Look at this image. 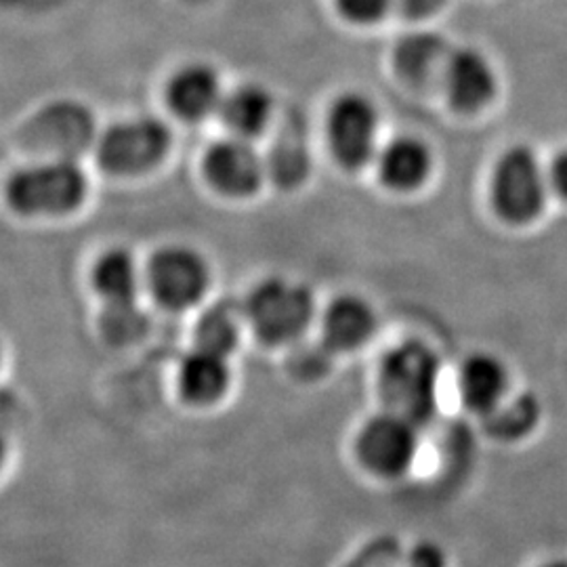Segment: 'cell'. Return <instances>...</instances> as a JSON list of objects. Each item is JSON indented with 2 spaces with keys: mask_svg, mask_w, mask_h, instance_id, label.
Segmentation results:
<instances>
[{
  "mask_svg": "<svg viewBox=\"0 0 567 567\" xmlns=\"http://www.w3.org/2000/svg\"><path fill=\"white\" fill-rule=\"evenodd\" d=\"M379 389L389 412L425 425L437 410L440 360L421 341L398 344L379 370Z\"/></svg>",
  "mask_w": 567,
  "mask_h": 567,
  "instance_id": "obj_1",
  "label": "cell"
},
{
  "mask_svg": "<svg viewBox=\"0 0 567 567\" xmlns=\"http://www.w3.org/2000/svg\"><path fill=\"white\" fill-rule=\"evenodd\" d=\"M7 203L20 215H63L81 206L86 177L76 164H39L11 175L4 187Z\"/></svg>",
  "mask_w": 567,
  "mask_h": 567,
  "instance_id": "obj_2",
  "label": "cell"
},
{
  "mask_svg": "<svg viewBox=\"0 0 567 567\" xmlns=\"http://www.w3.org/2000/svg\"><path fill=\"white\" fill-rule=\"evenodd\" d=\"M246 318L267 343H290L313 318V297L301 284L265 280L246 303Z\"/></svg>",
  "mask_w": 567,
  "mask_h": 567,
  "instance_id": "obj_3",
  "label": "cell"
},
{
  "mask_svg": "<svg viewBox=\"0 0 567 567\" xmlns=\"http://www.w3.org/2000/svg\"><path fill=\"white\" fill-rule=\"evenodd\" d=\"M492 203L511 224L532 221L545 204V175L536 154L527 147H511L492 175Z\"/></svg>",
  "mask_w": 567,
  "mask_h": 567,
  "instance_id": "obj_4",
  "label": "cell"
},
{
  "mask_svg": "<svg viewBox=\"0 0 567 567\" xmlns=\"http://www.w3.org/2000/svg\"><path fill=\"white\" fill-rule=\"evenodd\" d=\"M171 133L156 118L124 121L107 128L97 145V158L105 171L135 175L152 168L166 154Z\"/></svg>",
  "mask_w": 567,
  "mask_h": 567,
  "instance_id": "obj_5",
  "label": "cell"
},
{
  "mask_svg": "<svg viewBox=\"0 0 567 567\" xmlns=\"http://www.w3.org/2000/svg\"><path fill=\"white\" fill-rule=\"evenodd\" d=\"M210 271L203 257L185 246H168L147 265V286L158 303L185 309L198 303L208 288Z\"/></svg>",
  "mask_w": 567,
  "mask_h": 567,
  "instance_id": "obj_6",
  "label": "cell"
},
{
  "mask_svg": "<svg viewBox=\"0 0 567 567\" xmlns=\"http://www.w3.org/2000/svg\"><path fill=\"white\" fill-rule=\"evenodd\" d=\"M419 452V426L386 410L365 423L358 437V454L370 471L395 477L414 463Z\"/></svg>",
  "mask_w": 567,
  "mask_h": 567,
  "instance_id": "obj_7",
  "label": "cell"
},
{
  "mask_svg": "<svg viewBox=\"0 0 567 567\" xmlns=\"http://www.w3.org/2000/svg\"><path fill=\"white\" fill-rule=\"evenodd\" d=\"M377 110L358 93H344L328 112V142L347 168L364 166L377 150Z\"/></svg>",
  "mask_w": 567,
  "mask_h": 567,
  "instance_id": "obj_8",
  "label": "cell"
},
{
  "mask_svg": "<svg viewBox=\"0 0 567 567\" xmlns=\"http://www.w3.org/2000/svg\"><path fill=\"white\" fill-rule=\"evenodd\" d=\"M264 161L244 137L217 142L204 158L208 182L229 196H248L264 179Z\"/></svg>",
  "mask_w": 567,
  "mask_h": 567,
  "instance_id": "obj_9",
  "label": "cell"
},
{
  "mask_svg": "<svg viewBox=\"0 0 567 567\" xmlns=\"http://www.w3.org/2000/svg\"><path fill=\"white\" fill-rule=\"evenodd\" d=\"M444 82L447 100L461 112L484 107L496 91L492 65L475 49H458L447 55Z\"/></svg>",
  "mask_w": 567,
  "mask_h": 567,
  "instance_id": "obj_10",
  "label": "cell"
},
{
  "mask_svg": "<svg viewBox=\"0 0 567 567\" xmlns=\"http://www.w3.org/2000/svg\"><path fill=\"white\" fill-rule=\"evenodd\" d=\"M166 97L173 112L185 121H200L224 102L215 70L203 63L182 68L168 82Z\"/></svg>",
  "mask_w": 567,
  "mask_h": 567,
  "instance_id": "obj_11",
  "label": "cell"
},
{
  "mask_svg": "<svg viewBox=\"0 0 567 567\" xmlns=\"http://www.w3.org/2000/svg\"><path fill=\"white\" fill-rule=\"evenodd\" d=\"M458 389L466 408L486 416L507 398V368L489 353H475L461 365Z\"/></svg>",
  "mask_w": 567,
  "mask_h": 567,
  "instance_id": "obj_12",
  "label": "cell"
},
{
  "mask_svg": "<svg viewBox=\"0 0 567 567\" xmlns=\"http://www.w3.org/2000/svg\"><path fill=\"white\" fill-rule=\"evenodd\" d=\"M377 328L374 309L355 295H344L334 299L326 309L324 343L330 349H355L365 343Z\"/></svg>",
  "mask_w": 567,
  "mask_h": 567,
  "instance_id": "obj_13",
  "label": "cell"
},
{
  "mask_svg": "<svg viewBox=\"0 0 567 567\" xmlns=\"http://www.w3.org/2000/svg\"><path fill=\"white\" fill-rule=\"evenodd\" d=\"M231 370L227 355L196 347L179 365V389L189 402L208 404L219 400L229 386Z\"/></svg>",
  "mask_w": 567,
  "mask_h": 567,
  "instance_id": "obj_14",
  "label": "cell"
},
{
  "mask_svg": "<svg viewBox=\"0 0 567 567\" xmlns=\"http://www.w3.org/2000/svg\"><path fill=\"white\" fill-rule=\"evenodd\" d=\"M379 173L386 187L408 192L419 187L431 173V152L416 137H398L379 154Z\"/></svg>",
  "mask_w": 567,
  "mask_h": 567,
  "instance_id": "obj_15",
  "label": "cell"
},
{
  "mask_svg": "<svg viewBox=\"0 0 567 567\" xmlns=\"http://www.w3.org/2000/svg\"><path fill=\"white\" fill-rule=\"evenodd\" d=\"M95 290L105 305L135 303L140 269L128 250H107L93 269Z\"/></svg>",
  "mask_w": 567,
  "mask_h": 567,
  "instance_id": "obj_16",
  "label": "cell"
},
{
  "mask_svg": "<svg viewBox=\"0 0 567 567\" xmlns=\"http://www.w3.org/2000/svg\"><path fill=\"white\" fill-rule=\"evenodd\" d=\"M446 42L433 32H414L400 41L395 49V65L410 82H425L444 72L447 60Z\"/></svg>",
  "mask_w": 567,
  "mask_h": 567,
  "instance_id": "obj_17",
  "label": "cell"
},
{
  "mask_svg": "<svg viewBox=\"0 0 567 567\" xmlns=\"http://www.w3.org/2000/svg\"><path fill=\"white\" fill-rule=\"evenodd\" d=\"M224 122L238 137H252L261 133L271 116V100L264 86L243 84L225 95L219 105Z\"/></svg>",
  "mask_w": 567,
  "mask_h": 567,
  "instance_id": "obj_18",
  "label": "cell"
},
{
  "mask_svg": "<svg viewBox=\"0 0 567 567\" xmlns=\"http://www.w3.org/2000/svg\"><path fill=\"white\" fill-rule=\"evenodd\" d=\"M486 431L503 442H515L526 437L540 421V402L532 393H522L508 402H501L487 412Z\"/></svg>",
  "mask_w": 567,
  "mask_h": 567,
  "instance_id": "obj_19",
  "label": "cell"
},
{
  "mask_svg": "<svg viewBox=\"0 0 567 567\" xmlns=\"http://www.w3.org/2000/svg\"><path fill=\"white\" fill-rule=\"evenodd\" d=\"M240 337V316L227 301L213 305L204 311L196 324V343L200 349L229 355Z\"/></svg>",
  "mask_w": 567,
  "mask_h": 567,
  "instance_id": "obj_20",
  "label": "cell"
},
{
  "mask_svg": "<svg viewBox=\"0 0 567 567\" xmlns=\"http://www.w3.org/2000/svg\"><path fill=\"white\" fill-rule=\"evenodd\" d=\"M145 311L135 303L105 305L102 313L103 337L110 343L126 344L143 337L145 332Z\"/></svg>",
  "mask_w": 567,
  "mask_h": 567,
  "instance_id": "obj_21",
  "label": "cell"
},
{
  "mask_svg": "<svg viewBox=\"0 0 567 567\" xmlns=\"http://www.w3.org/2000/svg\"><path fill=\"white\" fill-rule=\"evenodd\" d=\"M337 4L347 20L370 23L385 16L391 0H337Z\"/></svg>",
  "mask_w": 567,
  "mask_h": 567,
  "instance_id": "obj_22",
  "label": "cell"
},
{
  "mask_svg": "<svg viewBox=\"0 0 567 567\" xmlns=\"http://www.w3.org/2000/svg\"><path fill=\"white\" fill-rule=\"evenodd\" d=\"M408 567H446L447 559L446 553L433 543H421L410 550L408 559H405Z\"/></svg>",
  "mask_w": 567,
  "mask_h": 567,
  "instance_id": "obj_23",
  "label": "cell"
},
{
  "mask_svg": "<svg viewBox=\"0 0 567 567\" xmlns=\"http://www.w3.org/2000/svg\"><path fill=\"white\" fill-rule=\"evenodd\" d=\"M395 2L408 18H425L435 13L444 4V0H395Z\"/></svg>",
  "mask_w": 567,
  "mask_h": 567,
  "instance_id": "obj_24",
  "label": "cell"
},
{
  "mask_svg": "<svg viewBox=\"0 0 567 567\" xmlns=\"http://www.w3.org/2000/svg\"><path fill=\"white\" fill-rule=\"evenodd\" d=\"M550 183L557 189V194L567 198V150L561 152L550 166Z\"/></svg>",
  "mask_w": 567,
  "mask_h": 567,
  "instance_id": "obj_25",
  "label": "cell"
},
{
  "mask_svg": "<svg viewBox=\"0 0 567 567\" xmlns=\"http://www.w3.org/2000/svg\"><path fill=\"white\" fill-rule=\"evenodd\" d=\"M4 458H7V442H4V435L0 433V466L4 465Z\"/></svg>",
  "mask_w": 567,
  "mask_h": 567,
  "instance_id": "obj_26",
  "label": "cell"
},
{
  "mask_svg": "<svg viewBox=\"0 0 567 567\" xmlns=\"http://www.w3.org/2000/svg\"><path fill=\"white\" fill-rule=\"evenodd\" d=\"M543 567H567L566 561H550V564H547V566Z\"/></svg>",
  "mask_w": 567,
  "mask_h": 567,
  "instance_id": "obj_27",
  "label": "cell"
},
{
  "mask_svg": "<svg viewBox=\"0 0 567 567\" xmlns=\"http://www.w3.org/2000/svg\"><path fill=\"white\" fill-rule=\"evenodd\" d=\"M0 358H2V347H0Z\"/></svg>",
  "mask_w": 567,
  "mask_h": 567,
  "instance_id": "obj_28",
  "label": "cell"
}]
</instances>
